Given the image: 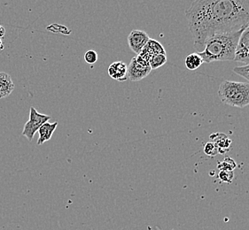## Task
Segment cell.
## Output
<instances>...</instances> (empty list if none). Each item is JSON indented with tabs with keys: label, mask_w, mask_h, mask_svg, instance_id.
<instances>
[{
	"label": "cell",
	"mask_w": 249,
	"mask_h": 230,
	"mask_svg": "<svg viewBox=\"0 0 249 230\" xmlns=\"http://www.w3.org/2000/svg\"><path fill=\"white\" fill-rule=\"evenodd\" d=\"M5 35V29L3 26L0 25V38H2Z\"/></svg>",
	"instance_id": "20"
},
{
	"label": "cell",
	"mask_w": 249,
	"mask_h": 230,
	"mask_svg": "<svg viewBox=\"0 0 249 230\" xmlns=\"http://www.w3.org/2000/svg\"><path fill=\"white\" fill-rule=\"evenodd\" d=\"M15 90V84L10 76L5 72H0V99L8 97Z\"/></svg>",
	"instance_id": "12"
},
{
	"label": "cell",
	"mask_w": 249,
	"mask_h": 230,
	"mask_svg": "<svg viewBox=\"0 0 249 230\" xmlns=\"http://www.w3.org/2000/svg\"><path fill=\"white\" fill-rule=\"evenodd\" d=\"M218 96L222 102L232 107H249V82L224 81L219 87Z\"/></svg>",
	"instance_id": "3"
},
{
	"label": "cell",
	"mask_w": 249,
	"mask_h": 230,
	"mask_svg": "<svg viewBox=\"0 0 249 230\" xmlns=\"http://www.w3.org/2000/svg\"><path fill=\"white\" fill-rule=\"evenodd\" d=\"M159 53H165L166 54V51H165L164 47L162 46L161 43L150 38L149 41L147 43V45L143 48L142 51L138 55L142 57L143 59H145L146 61L149 62V60L151 59V57L155 55V54H159Z\"/></svg>",
	"instance_id": "9"
},
{
	"label": "cell",
	"mask_w": 249,
	"mask_h": 230,
	"mask_svg": "<svg viewBox=\"0 0 249 230\" xmlns=\"http://www.w3.org/2000/svg\"><path fill=\"white\" fill-rule=\"evenodd\" d=\"M150 37L147 34V32L138 30H134L130 33L128 36V45L132 51L138 55L143 48L149 41Z\"/></svg>",
	"instance_id": "7"
},
{
	"label": "cell",
	"mask_w": 249,
	"mask_h": 230,
	"mask_svg": "<svg viewBox=\"0 0 249 230\" xmlns=\"http://www.w3.org/2000/svg\"><path fill=\"white\" fill-rule=\"evenodd\" d=\"M194 48L203 51L210 36L242 30L249 24V0H195L185 12Z\"/></svg>",
	"instance_id": "1"
},
{
	"label": "cell",
	"mask_w": 249,
	"mask_h": 230,
	"mask_svg": "<svg viewBox=\"0 0 249 230\" xmlns=\"http://www.w3.org/2000/svg\"><path fill=\"white\" fill-rule=\"evenodd\" d=\"M210 139L216 144V148L218 150V153L224 154L227 153L232 147V142L225 134H213L210 136Z\"/></svg>",
	"instance_id": "10"
},
{
	"label": "cell",
	"mask_w": 249,
	"mask_h": 230,
	"mask_svg": "<svg viewBox=\"0 0 249 230\" xmlns=\"http://www.w3.org/2000/svg\"><path fill=\"white\" fill-rule=\"evenodd\" d=\"M57 127H58L57 122L54 123H50L48 122L44 123L37 130V132L39 134V138H38L37 143H36L37 145H42L43 143L51 140V136L56 130Z\"/></svg>",
	"instance_id": "11"
},
{
	"label": "cell",
	"mask_w": 249,
	"mask_h": 230,
	"mask_svg": "<svg viewBox=\"0 0 249 230\" xmlns=\"http://www.w3.org/2000/svg\"><path fill=\"white\" fill-rule=\"evenodd\" d=\"M108 75L116 81L124 82L128 79V66L124 62H114L108 67Z\"/></svg>",
	"instance_id": "8"
},
{
	"label": "cell",
	"mask_w": 249,
	"mask_h": 230,
	"mask_svg": "<svg viewBox=\"0 0 249 230\" xmlns=\"http://www.w3.org/2000/svg\"><path fill=\"white\" fill-rule=\"evenodd\" d=\"M245 29L246 27L240 31L210 36L205 42L203 51L198 52L199 55L206 63L234 61L239 37Z\"/></svg>",
	"instance_id": "2"
},
{
	"label": "cell",
	"mask_w": 249,
	"mask_h": 230,
	"mask_svg": "<svg viewBox=\"0 0 249 230\" xmlns=\"http://www.w3.org/2000/svg\"><path fill=\"white\" fill-rule=\"evenodd\" d=\"M204 153L210 158H213L216 154H218V150L216 148V144L213 142H209L205 144L204 146Z\"/></svg>",
	"instance_id": "16"
},
{
	"label": "cell",
	"mask_w": 249,
	"mask_h": 230,
	"mask_svg": "<svg viewBox=\"0 0 249 230\" xmlns=\"http://www.w3.org/2000/svg\"><path fill=\"white\" fill-rule=\"evenodd\" d=\"M152 71L150 64L142 57L137 55L133 58L128 66V78L133 82L141 81L148 77Z\"/></svg>",
	"instance_id": "4"
},
{
	"label": "cell",
	"mask_w": 249,
	"mask_h": 230,
	"mask_svg": "<svg viewBox=\"0 0 249 230\" xmlns=\"http://www.w3.org/2000/svg\"><path fill=\"white\" fill-rule=\"evenodd\" d=\"M235 61L249 64V24L246 27L241 36L235 53Z\"/></svg>",
	"instance_id": "6"
},
{
	"label": "cell",
	"mask_w": 249,
	"mask_h": 230,
	"mask_svg": "<svg viewBox=\"0 0 249 230\" xmlns=\"http://www.w3.org/2000/svg\"><path fill=\"white\" fill-rule=\"evenodd\" d=\"M218 178L224 183L231 184L232 181L234 178L233 171H225V170H221L219 172Z\"/></svg>",
	"instance_id": "17"
},
{
	"label": "cell",
	"mask_w": 249,
	"mask_h": 230,
	"mask_svg": "<svg viewBox=\"0 0 249 230\" xmlns=\"http://www.w3.org/2000/svg\"><path fill=\"white\" fill-rule=\"evenodd\" d=\"M204 61L202 58L199 55V53H191L184 60L185 67L189 70H196L200 67Z\"/></svg>",
	"instance_id": "13"
},
{
	"label": "cell",
	"mask_w": 249,
	"mask_h": 230,
	"mask_svg": "<svg viewBox=\"0 0 249 230\" xmlns=\"http://www.w3.org/2000/svg\"><path fill=\"white\" fill-rule=\"evenodd\" d=\"M84 61H86V63L91 64V65L95 64L98 61V53L93 50L86 51V53L84 54Z\"/></svg>",
	"instance_id": "19"
},
{
	"label": "cell",
	"mask_w": 249,
	"mask_h": 230,
	"mask_svg": "<svg viewBox=\"0 0 249 230\" xmlns=\"http://www.w3.org/2000/svg\"><path fill=\"white\" fill-rule=\"evenodd\" d=\"M3 49H4V46H3V43H2V40L0 38V50H3Z\"/></svg>",
	"instance_id": "21"
},
{
	"label": "cell",
	"mask_w": 249,
	"mask_h": 230,
	"mask_svg": "<svg viewBox=\"0 0 249 230\" xmlns=\"http://www.w3.org/2000/svg\"><path fill=\"white\" fill-rule=\"evenodd\" d=\"M167 62V56L165 53H159L151 57L149 60V64L152 69H157L159 67H163Z\"/></svg>",
	"instance_id": "14"
},
{
	"label": "cell",
	"mask_w": 249,
	"mask_h": 230,
	"mask_svg": "<svg viewBox=\"0 0 249 230\" xmlns=\"http://www.w3.org/2000/svg\"><path fill=\"white\" fill-rule=\"evenodd\" d=\"M233 72L249 82V64L242 67H234Z\"/></svg>",
	"instance_id": "18"
},
{
	"label": "cell",
	"mask_w": 249,
	"mask_h": 230,
	"mask_svg": "<svg viewBox=\"0 0 249 230\" xmlns=\"http://www.w3.org/2000/svg\"><path fill=\"white\" fill-rule=\"evenodd\" d=\"M237 164L234 161L233 159L230 157H227L221 162L218 163V169L221 170H225V171H233L236 169Z\"/></svg>",
	"instance_id": "15"
},
{
	"label": "cell",
	"mask_w": 249,
	"mask_h": 230,
	"mask_svg": "<svg viewBox=\"0 0 249 230\" xmlns=\"http://www.w3.org/2000/svg\"><path fill=\"white\" fill-rule=\"evenodd\" d=\"M50 119H51L50 116L38 113L36 108L32 107L30 111V120L24 125V128L22 130V136L28 138L29 141H32L35 134L37 132V130L39 129L41 126L44 123H47Z\"/></svg>",
	"instance_id": "5"
}]
</instances>
